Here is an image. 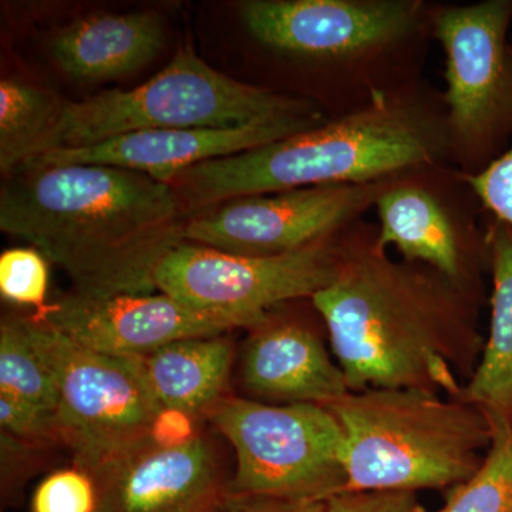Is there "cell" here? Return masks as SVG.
<instances>
[{
  "label": "cell",
  "instance_id": "5",
  "mask_svg": "<svg viewBox=\"0 0 512 512\" xmlns=\"http://www.w3.org/2000/svg\"><path fill=\"white\" fill-rule=\"evenodd\" d=\"M326 407L343 433L345 491H448L476 476L493 446L487 414L461 397L372 387Z\"/></svg>",
  "mask_w": 512,
  "mask_h": 512
},
{
  "label": "cell",
  "instance_id": "1",
  "mask_svg": "<svg viewBox=\"0 0 512 512\" xmlns=\"http://www.w3.org/2000/svg\"><path fill=\"white\" fill-rule=\"evenodd\" d=\"M487 296L394 259L363 220L340 234L335 278L312 298L350 392L421 389L460 397L483 355Z\"/></svg>",
  "mask_w": 512,
  "mask_h": 512
},
{
  "label": "cell",
  "instance_id": "3",
  "mask_svg": "<svg viewBox=\"0 0 512 512\" xmlns=\"http://www.w3.org/2000/svg\"><path fill=\"white\" fill-rule=\"evenodd\" d=\"M448 163L446 107L421 80L268 146L188 168L167 181L188 212L319 185L369 184Z\"/></svg>",
  "mask_w": 512,
  "mask_h": 512
},
{
  "label": "cell",
  "instance_id": "12",
  "mask_svg": "<svg viewBox=\"0 0 512 512\" xmlns=\"http://www.w3.org/2000/svg\"><path fill=\"white\" fill-rule=\"evenodd\" d=\"M387 180L296 188L227 201L191 215L184 241L245 256L301 251L363 220Z\"/></svg>",
  "mask_w": 512,
  "mask_h": 512
},
{
  "label": "cell",
  "instance_id": "27",
  "mask_svg": "<svg viewBox=\"0 0 512 512\" xmlns=\"http://www.w3.org/2000/svg\"><path fill=\"white\" fill-rule=\"evenodd\" d=\"M325 512H426L414 491H342L325 501Z\"/></svg>",
  "mask_w": 512,
  "mask_h": 512
},
{
  "label": "cell",
  "instance_id": "16",
  "mask_svg": "<svg viewBox=\"0 0 512 512\" xmlns=\"http://www.w3.org/2000/svg\"><path fill=\"white\" fill-rule=\"evenodd\" d=\"M286 308L288 303L278 306L252 328L242 356V383L256 399L328 406L350 392L326 345L328 329L318 328L323 319L315 325Z\"/></svg>",
  "mask_w": 512,
  "mask_h": 512
},
{
  "label": "cell",
  "instance_id": "28",
  "mask_svg": "<svg viewBox=\"0 0 512 512\" xmlns=\"http://www.w3.org/2000/svg\"><path fill=\"white\" fill-rule=\"evenodd\" d=\"M224 512H325V501L292 500L265 495H227Z\"/></svg>",
  "mask_w": 512,
  "mask_h": 512
},
{
  "label": "cell",
  "instance_id": "4",
  "mask_svg": "<svg viewBox=\"0 0 512 512\" xmlns=\"http://www.w3.org/2000/svg\"><path fill=\"white\" fill-rule=\"evenodd\" d=\"M434 6L427 0H245L238 16L269 55L318 74L316 106L336 119L423 80Z\"/></svg>",
  "mask_w": 512,
  "mask_h": 512
},
{
  "label": "cell",
  "instance_id": "11",
  "mask_svg": "<svg viewBox=\"0 0 512 512\" xmlns=\"http://www.w3.org/2000/svg\"><path fill=\"white\" fill-rule=\"evenodd\" d=\"M340 234L276 256L229 254L183 242L158 266L157 291L200 311L241 316L255 328L278 306L312 299L333 281Z\"/></svg>",
  "mask_w": 512,
  "mask_h": 512
},
{
  "label": "cell",
  "instance_id": "20",
  "mask_svg": "<svg viewBox=\"0 0 512 512\" xmlns=\"http://www.w3.org/2000/svg\"><path fill=\"white\" fill-rule=\"evenodd\" d=\"M62 101L35 84L0 82V171L16 173L35 154L55 123Z\"/></svg>",
  "mask_w": 512,
  "mask_h": 512
},
{
  "label": "cell",
  "instance_id": "21",
  "mask_svg": "<svg viewBox=\"0 0 512 512\" xmlns=\"http://www.w3.org/2000/svg\"><path fill=\"white\" fill-rule=\"evenodd\" d=\"M0 393L56 417V376L30 338L23 316H6L0 325Z\"/></svg>",
  "mask_w": 512,
  "mask_h": 512
},
{
  "label": "cell",
  "instance_id": "8",
  "mask_svg": "<svg viewBox=\"0 0 512 512\" xmlns=\"http://www.w3.org/2000/svg\"><path fill=\"white\" fill-rule=\"evenodd\" d=\"M205 416L237 457L228 495L326 501L346 490L343 433L328 407L225 396Z\"/></svg>",
  "mask_w": 512,
  "mask_h": 512
},
{
  "label": "cell",
  "instance_id": "18",
  "mask_svg": "<svg viewBox=\"0 0 512 512\" xmlns=\"http://www.w3.org/2000/svg\"><path fill=\"white\" fill-rule=\"evenodd\" d=\"M490 326L476 372L460 397L480 407L495 434L512 426V228L490 222Z\"/></svg>",
  "mask_w": 512,
  "mask_h": 512
},
{
  "label": "cell",
  "instance_id": "10",
  "mask_svg": "<svg viewBox=\"0 0 512 512\" xmlns=\"http://www.w3.org/2000/svg\"><path fill=\"white\" fill-rule=\"evenodd\" d=\"M377 241L400 258L430 266L451 282L487 296L491 215L450 163L394 175L377 195Z\"/></svg>",
  "mask_w": 512,
  "mask_h": 512
},
{
  "label": "cell",
  "instance_id": "24",
  "mask_svg": "<svg viewBox=\"0 0 512 512\" xmlns=\"http://www.w3.org/2000/svg\"><path fill=\"white\" fill-rule=\"evenodd\" d=\"M99 495L96 483L80 468L50 474L32 497V512H96Z\"/></svg>",
  "mask_w": 512,
  "mask_h": 512
},
{
  "label": "cell",
  "instance_id": "7",
  "mask_svg": "<svg viewBox=\"0 0 512 512\" xmlns=\"http://www.w3.org/2000/svg\"><path fill=\"white\" fill-rule=\"evenodd\" d=\"M512 0L436 3L434 42L444 52L448 163L467 177L512 146Z\"/></svg>",
  "mask_w": 512,
  "mask_h": 512
},
{
  "label": "cell",
  "instance_id": "23",
  "mask_svg": "<svg viewBox=\"0 0 512 512\" xmlns=\"http://www.w3.org/2000/svg\"><path fill=\"white\" fill-rule=\"evenodd\" d=\"M47 259L35 248H13L0 255V293L9 302L46 308Z\"/></svg>",
  "mask_w": 512,
  "mask_h": 512
},
{
  "label": "cell",
  "instance_id": "2",
  "mask_svg": "<svg viewBox=\"0 0 512 512\" xmlns=\"http://www.w3.org/2000/svg\"><path fill=\"white\" fill-rule=\"evenodd\" d=\"M188 214L173 185L107 165L25 168L0 190V229L90 298L156 292L157 268L185 242Z\"/></svg>",
  "mask_w": 512,
  "mask_h": 512
},
{
  "label": "cell",
  "instance_id": "30",
  "mask_svg": "<svg viewBox=\"0 0 512 512\" xmlns=\"http://www.w3.org/2000/svg\"><path fill=\"white\" fill-rule=\"evenodd\" d=\"M212 512H224V508H218V510L212 511Z\"/></svg>",
  "mask_w": 512,
  "mask_h": 512
},
{
  "label": "cell",
  "instance_id": "19",
  "mask_svg": "<svg viewBox=\"0 0 512 512\" xmlns=\"http://www.w3.org/2000/svg\"><path fill=\"white\" fill-rule=\"evenodd\" d=\"M232 362L234 346L224 335L178 340L141 359L161 407L194 417L227 396Z\"/></svg>",
  "mask_w": 512,
  "mask_h": 512
},
{
  "label": "cell",
  "instance_id": "29",
  "mask_svg": "<svg viewBox=\"0 0 512 512\" xmlns=\"http://www.w3.org/2000/svg\"><path fill=\"white\" fill-rule=\"evenodd\" d=\"M195 419L197 417L183 410L163 407L154 419L150 439L160 447L183 446L200 433L195 430Z\"/></svg>",
  "mask_w": 512,
  "mask_h": 512
},
{
  "label": "cell",
  "instance_id": "22",
  "mask_svg": "<svg viewBox=\"0 0 512 512\" xmlns=\"http://www.w3.org/2000/svg\"><path fill=\"white\" fill-rule=\"evenodd\" d=\"M437 512H512V431L495 434L483 467L448 490Z\"/></svg>",
  "mask_w": 512,
  "mask_h": 512
},
{
  "label": "cell",
  "instance_id": "31",
  "mask_svg": "<svg viewBox=\"0 0 512 512\" xmlns=\"http://www.w3.org/2000/svg\"><path fill=\"white\" fill-rule=\"evenodd\" d=\"M511 431H512V426H511Z\"/></svg>",
  "mask_w": 512,
  "mask_h": 512
},
{
  "label": "cell",
  "instance_id": "6",
  "mask_svg": "<svg viewBox=\"0 0 512 512\" xmlns=\"http://www.w3.org/2000/svg\"><path fill=\"white\" fill-rule=\"evenodd\" d=\"M313 110L320 109L298 97L218 72L187 45L141 86L62 101L55 123L30 160L141 131L239 127Z\"/></svg>",
  "mask_w": 512,
  "mask_h": 512
},
{
  "label": "cell",
  "instance_id": "14",
  "mask_svg": "<svg viewBox=\"0 0 512 512\" xmlns=\"http://www.w3.org/2000/svg\"><path fill=\"white\" fill-rule=\"evenodd\" d=\"M328 120L323 111L313 110L239 127L141 131L89 147L50 151L23 164L19 170L47 165H107L148 174L167 183L175 174L195 165L268 146Z\"/></svg>",
  "mask_w": 512,
  "mask_h": 512
},
{
  "label": "cell",
  "instance_id": "17",
  "mask_svg": "<svg viewBox=\"0 0 512 512\" xmlns=\"http://www.w3.org/2000/svg\"><path fill=\"white\" fill-rule=\"evenodd\" d=\"M164 43L160 16L151 12L92 15L53 37L52 55L67 76L83 82L117 79L154 59Z\"/></svg>",
  "mask_w": 512,
  "mask_h": 512
},
{
  "label": "cell",
  "instance_id": "26",
  "mask_svg": "<svg viewBox=\"0 0 512 512\" xmlns=\"http://www.w3.org/2000/svg\"><path fill=\"white\" fill-rule=\"evenodd\" d=\"M2 430L25 441L59 440L55 414L43 412L15 397L0 393Z\"/></svg>",
  "mask_w": 512,
  "mask_h": 512
},
{
  "label": "cell",
  "instance_id": "13",
  "mask_svg": "<svg viewBox=\"0 0 512 512\" xmlns=\"http://www.w3.org/2000/svg\"><path fill=\"white\" fill-rule=\"evenodd\" d=\"M36 316L83 348L130 359H143L178 340L254 328L241 316L200 311L161 292L109 298L74 292Z\"/></svg>",
  "mask_w": 512,
  "mask_h": 512
},
{
  "label": "cell",
  "instance_id": "9",
  "mask_svg": "<svg viewBox=\"0 0 512 512\" xmlns=\"http://www.w3.org/2000/svg\"><path fill=\"white\" fill-rule=\"evenodd\" d=\"M30 338L52 367L59 390L57 433L74 467L90 477L150 439L163 409L141 359L104 355L77 345L37 316H23Z\"/></svg>",
  "mask_w": 512,
  "mask_h": 512
},
{
  "label": "cell",
  "instance_id": "25",
  "mask_svg": "<svg viewBox=\"0 0 512 512\" xmlns=\"http://www.w3.org/2000/svg\"><path fill=\"white\" fill-rule=\"evenodd\" d=\"M467 180L485 211L512 228V146L487 170Z\"/></svg>",
  "mask_w": 512,
  "mask_h": 512
},
{
  "label": "cell",
  "instance_id": "15",
  "mask_svg": "<svg viewBox=\"0 0 512 512\" xmlns=\"http://www.w3.org/2000/svg\"><path fill=\"white\" fill-rule=\"evenodd\" d=\"M92 478L96 512H212L229 484L214 443L200 433L170 448L147 439Z\"/></svg>",
  "mask_w": 512,
  "mask_h": 512
}]
</instances>
